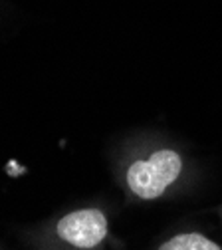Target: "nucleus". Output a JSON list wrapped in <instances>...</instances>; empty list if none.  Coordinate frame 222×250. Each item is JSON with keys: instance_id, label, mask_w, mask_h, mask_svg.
I'll list each match as a JSON object with an SVG mask.
<instances>
[{"instance_id": "1", "label": "nucleus", "mask_w": 222, "mask_h": 250, "mask_svg": "<svg viewBox=\"0 0 222 250\" xmlns=\"http://www.w3.org/2000/svg\"><path fill=\"white\" fill-rule=\"evenodd\" d=\"M182 167L179 153L161 149L153 153L147 161H135L127 169V185L141 199H157L175 183Z\"/></svg>"}, {"instance_id": "3", "label": "nucleus", "mask_w": 222, "mask_h": 250, "mask_svg": "<svg viewBox=\"0 0 222 250\" xmlns=\"http://www.w3.org/2000/svg\"><path fill=\"white\" fill-rule=\"evenodd\" d=\"M159 250H220V246H216L212 240H208L202 234H179L173 236L171 240H167Z\"/></svg>"}, {"instance_id": "2", "label": "nucleus", "mask_w": 222, "mask_h": 250, "mask_svg": "<svg viewBox=\"0 0 222 250\" xmlns=\"http://www.w3.org/2000/svg\"><path fill=\"white\" fill-rule=\"evenodd\" d=\"M58 234L72 246L93 248L107 234V218L98 208L76 210L58 223Z\"/></svg>"}]
</instances>
